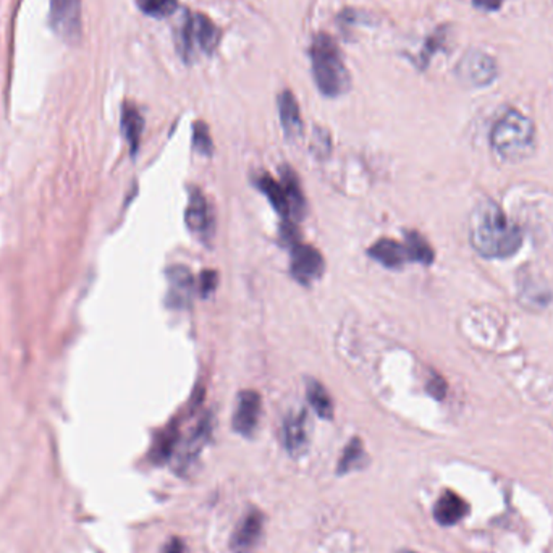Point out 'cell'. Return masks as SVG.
<instances>
[{"instance_id":"cell-1","label":"cell","mask_w":553,"mask_h":553,"mask_svg":"<svg viewBox=\"0 0 553 553\" xmlns=\"http://www.w3.org/2000/svg\"><path fill=\"white\" fill-rule=\"evenodd\" d=\"M471 243L489 259H503L518 253L523 233L494 201L477 205L471 219Z\"/></svg>"},{"instance_id":"cell-2","label":"cell","mask_w":553,"mask_h":553,"mask_svg":"<svg viewBox=\"0 0 553 553\" xmlns=\"http://www.w3.org/2000/svg\"><path fill=\"white\" fill-rule=\"evenodd\" d=\"M490 146L503 161L521 162L528 159L536 147L534 121L518 109H508L492 127Z\"/></svg>"},{"instance_id":"cell-3","label":"cell","mask_w":553,"mask_h":553,"mask_svg":"<svg viewBox=\"0 0 553 553\" xmlns=\"http://www.w3.org/2000/svg\"><path fill=\"white\" fill-rule=\"evenodd\" d=\"M313 73L319 91L327 97H337L348 91L351 80L341 57L339 44L332 36L319 33L311 46Z\"/></svg>"},{"instance_id":"cell-4","label":"cell","mask_w":553,"mask_h":553,"mask_svg":"<svg viewBox=\"0 0 553 553\" xmlns=\"http://www.w3.org/2000/svg\"><path fill=\"white\" fill-rule=\"evenodd\" d=\"M221 41V29L205 13H185L179 33L180 54L185 62L195 59L197 51L213 54Z\"/></svg>"},{"instance_id":"cell-5","label":"cell","mask_w":553,"mask_h":553,"mask_svg":"<svg viewBox=\"0 0 553 553\" xmlns=\"http://www.w3.org/2000/svg\"><path fill=\"white\" fill-rule=\"evenodd\" d=\"M457 77L469 88H485L494 83L500 75L497 60L481 49H471L461 57L457 65Z\"/></svg>"},{"instance_id":"cell-6","label":"cell","mask_w":553,"mask_h":553,"mask_svg":"<svg viewBox=\"0 0 553 553\" xmlns=\"http://www.w3.org/2000/svg\"><path fill=\"white\" fill-rule=\"evenodd\" d=\"M51 26L67 43L81 36V0H51Z\"/></svg>"},{"instance_id":"cell-7","label":"cell","mask_w":553,"mask_h":553,"mask_svg":"<svg viewBox=\"0 0 553 553\" xmlns=\"http://www.w3.org/2000/svg\"><path fill=\"white\" fill-rule=\"evenodd\" d=\"M323 269V257L317 249L301 243L291 247V273L301 283H311L321 279Z\"/></svg>"},{"instance_id":"cell-8","label":"cell","mask_w":553,"mask_h":553,"mask_svg":"<svg viewBox=\"0 0 553 553\" xmlns=\"http://www.w3.org/2000/svg\"><path fill=\"white\" fill-rule=\"evenodd\" d=\"M263 400L261 395L255 390H245L239 395L237 401V408L233 413V429L235 432L251 437L255 434L257 424H259V417H261V409H263Z\"/></svg>"},{"instance_id":"cell-9","label":"cell","mask_w":553,"mask_h":553,"mask_svg":"<svg viewBox=\"0 0 553 553\" xmlns=\"http://www.w3.org/2000/svg\"><path fill=\"white\" fill-rule=\"evenodd\" d=\"M264 515L257 508H251L231 534L230 549L233 553H249L263 536Z\"/></svg>"},{"instance_id":"cell-10","label":"cell","mask_w":553,"mask_h":553,"mask_svg":"<svg viewBox=\"0 0 553 553\" xmlns=\"http://www.w3.org/2000/svg\"><path fill=\"white\" fill-rule=\"evenodd\" d=\"M169 297L167 301L173 307H187L193 298L195 281L193 275L183 265H175L169 271Z\"/></svg>"},{"instance_id":"cell-11","label":"cell","mask_w":553,"mask_h":553,"mask_svg":"<svg viewBox=\"0 0 553 553\" xmlns=\"http://www.w3.org/2000/svg\"><path fill=\"white\" fill-rule=\"evenodd\" d=\"M283 435L289 453L295 457L305 453L309 443V419L306 411H299L298 415H289L287 417Z\"/></svg>"},{"instance_id":"cell-12","label":"cell","mask_w":553,"mask_h":553,"mask_svg":"<svg viewBox=\"0 0 553 553\" xmlns=\"http://www.w3.org/2000/svg\"><path fill=\"white\" fill-rule=\"evenodd\" d=\"M468 503L460 495L445 490L434 507V518L442 526H453L468 515Z\"/></svg>"},{"instance_id":"cell-13","label":"cell","mask_w":553,"mask_h":553,"mask_svg":"<svg viewBox=\"0 0 553 553\" xmlns=\"http://www.w3.org/2000/svg\"><path fill=\"white\" fill-rule=\"evenodd\" d=\"M188 229L205 237L211 229V215H209V205L205 201V195L199 189H193L189 193V203H188L187 214H185Z\"/></svg>"},{"instance_id":"cell-14","label":"cell","mask_w":553,"mask_h":553,"mask_svg":"<svg viewBox=\"0 0 553 553\" xmlns=\"http://www.w3.org/2000/svg\"><path fill=\"white\" fill-rule=\"evenodd\" d=\"M367 253L374 261L389 269H398L408 259L406 247H401L400 243L393 239H379L377 243L369 247Z\"/></svg>"},{"instance_id":"cell-15","label":"cell","mask_w":553,"mask_h":553,"mask_svg":"<svg viewBox=\"0 0 553 553\" xmlns=\"http://www.w3.org/2000/svg\"><path fill=\"white\" fill-rule=\"evenodd\" d=\"M279 112H281V127L287 137H298L303 130V120L299 113V105L297 97L291 91H283L279 96Z\"/></svg>"},{"instance_id":"cell-16","label":"cell","mask_w":553,"mask_h":553,"mask_svg":"<svg viewBox=\"0 0 553 553\" xmlns=\"http://www.w3.org/2000/svg\"><path fill=\"white\" fill-rule=\"evenodd\" d=\"M281 187H283L287 203H289V217L301 219L305 215V211H306V201L303 197V189L299 185L297 173L289 167H285L281 171Z\"/></svg>"},{"instance_id":"cell-17","label":"cell","mask_w":553,"mask_h":553,"mask_svg":"<svg viewBox=\"0 0 553 553\" xmlns=\"http://www.w3.org/2000/svg\"><path fill=\"white\" fill-rule=\"evenodd\" d=\"M145 128V120L133 104L127 103L121 111V130L127 138L128 145L133 153H137L138 146L141 141V133Z\"/></svg>"},{"instance_id":"cell-18","label":"cell","mask_w":553,"mask_h":553,"mask_svg":"<svg viewBox=\"0 0 553 553\" xmlns=\"http://www.w3.org/2000/svg\"><path fill=\"white\" fill-rule=\"evenodd\" d=\"M211 432H213L211 416L205 415V416L199 421V424H197V429H195V432L188 439L185 450L181 453V465H183V466H187V463H191V461L195 460L197 455L201 453V450L205 448V443L209 440V437H211Z\"/></svg>"},{"instance_id":"cell-19","label":"cell","mask_w":553,"mask_h":553,"mask_svg":"<svg viewBox=\"0 0 553 553\" xmlns=\"http://www.w3.org/2000/svg\"><path fill=\"white\" fill-rule=\"evenodd\" d=\"M179 440V427L177 424H172L165 431H162L161 434L157 435V439L154 440L153 448H151V460L155 465H162L169 460L173 453V448Z\"/></svg>"},{"instance_id":"cell-20","label":"cell","mask_w":553,"mask_h":553,"mask_svg":"<svg viewBox=\"0 0 553 553\" xmlns=\"http://www.w3.org/2000/svg\"><path fill=\"white\" fill-rule=\"evenodd\" d=\"M307 400L311 403V406L314 408L317 416L323 419H332L333 417V403L329 392L325 390L323 383L317 381H309L306 385Z\"/></svg>"},{"instance_id":"cell-21","label":"cell","mask_w":553,"mask_h":553,"mask_svg":"<svg viewBox=\"0 0 553 553\" xmlns=\"http://www.w3.org/2000/svg\"><path fill=\"white\" fill-rule=\"evenodd\" d=\"M257 187L261 188V191L264 193L265 197H269L273 209L289 219V203H287V197H285L281 183H277L272 177L264 173V175H261V179L257 180Z\"/></svg>"},{"instance_id":"cell-22","label":"cell","mask_w":553,"mask_h":553,"mask_svg":"<svg viewBox=\"0 0 553 553\" xmlns=\"http://www.w3.org/2000/svg\"><path fill=\"white\" fill-rule=\"evenodd\" d=\"M406 253L413 261H417L421 264L429 265L434 261V249L427 243V239L419 235L417 231H408L406 233Z\"/></svg>"},{"instance_id":"cell-23","label":"cell","mask_w":553,"mask_h":553,"mask_svg":"<svg viewBox=\"0 0 553 553\" xmlns=\"http://www.w3.org/2000/svg\"><path fill=\"white\" fill-rule=\"evenodd\" d=\"M363 460H364V448H363V442H361L357 437H355V439H351L348 445L345 447L340 461H339V468H337V473H339V474L349 473L351 469L357 468V466L363 463Z\"/></svg>"},{"instance_id":"cell-24","label":"cell","mask_w":553,"mask_h":553,"mask_svg":"<svg viewBox=\"0 0 553 553\" xmlns=\"http://www.w3.org/2000/svg\"><path fill=\"white\" fill-rule=\"evenodd\" d=\"M137 4L143 13L154 18L169 17L179 7V0H137Z\"/></svg>"},{"instance_id":"cell-25","label":"cell","mask_w":553,"mask_h":553,"mask_svg":"<svg viewBox=\"0 0 553 553\" xmlns=\"http://www.w3.org/2000/svg\"><path fill=\"white\" fill-rule=\"evenodd\" d=\"M193 146H195V149H197L199 154H205V155H211V154H213V138H211L209 128H207L205 121H197V123H195Z\"/></svg>"},{"instance_id":"cell-26","label":"cell","mask_w":553,"mask_h":553,"mask_svg":"<svg viewBox=\"0 0 553 553\" xmlns=\"http://www.w3.org/2000/svg\"><path fill=\"white\" fill-rule=\"evenodd\" d=\"M445 41H447V28L437 29L435 35L429 38L426 47H424V51H423V55H421V63H423V67H426L427 62L434 55L435 52L442 49Z\"/></svg>"},{"instance_id":"cell-27","label":"cell","mask_w":553,"mask_h":553,"mask_svg":"<svg viewBox=\"0 0 553 553\" xmlns=\"http://www.w3.org/2000/svg\"><path fill=\"white\" fill-rule=\"evenodd\" d=\"M313 153L317 157H325L331 153V137L323 131V130H315L314 138H313Z\"/></svg>"},{"instance_id":"cell-28","label":"cell","mask_w":553,"mask_h":553,"mask_svg":"<svg viewBox=\"0 0 553 553\" xmlns=\"http://www.w3.org/2000/svg\"><path fill=\"white\" fill-rule=\"evenodd\" d=\"M217 281H219V277H217V272H214V271H205V272L201 273V277H199V293L203 295V297H209L211 293H214V289L217 287Z\"/></svg>"},{"instance_id":"cell-29","label":"cell","mask_w":553,"mask_h":553,"mask_svg":"<svg viewBox=\"0 0 553 553\" xmlns=\"http://www.w3.org/2000/svg\"><path fill=\"white\" fill-rule=\"evenodd\" d=\"M505 0H473L474 9L482 10V12H499L502 9Z\"/></svg>"},{"instance_id":"cell-30","label":"cell","mask_w":553,"mask_h":553,"mask_svg":"<svg viewBox=\"0 0 553 553\" xmlns=\"http://www.w3.org/2000/svg\"><path fill=\"white\" fill-rule=\"evenodd\" d=\"M427 390H429L431 395H434L435 398H443V395L447 392V385H445V382H443L440 377H435V379H432V381L429 382Z\"/></svg>"},{"instance_id":"cell-31","label":"cell","mask_w":553,"mask_h":553,"mask_svg":"<svg viewBox=\"0 0 553 553\" xmlns=\"http://www.w3.org/2000/svg\"><path fill=\"white\" fill-rule=\"evenodd\" d=\"M162 553H187L183 540L179 537H172L167 540V544L163 545Z\"/></svg>"},{"instance_id":"cell-32","label":"cell","mask_w":553,"mask_h":553,"mask_svg":"<svg viewBox=\"0 0 553 553\" xmlns=\"http://www.w3.org/2000/svg\"><path fill=\"white\" fill-rule=\"evenodd\" d=\"M398 553H416V552H411V550H401V552Z\"/></svg>"}]
</instances>
